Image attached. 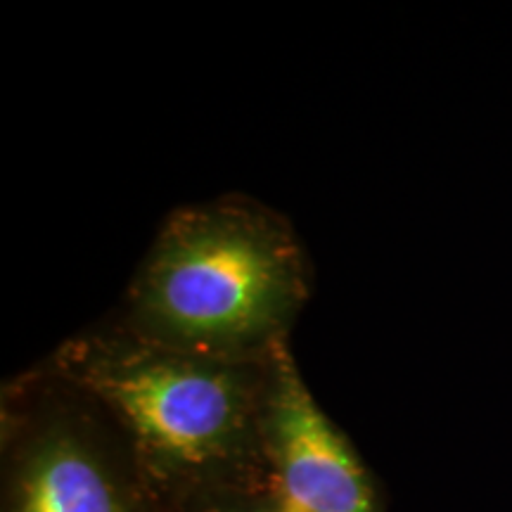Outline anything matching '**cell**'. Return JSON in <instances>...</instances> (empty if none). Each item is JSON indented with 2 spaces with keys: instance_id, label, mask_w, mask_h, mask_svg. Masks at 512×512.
<instances>
[{
  "instance_id": "obj_4",
  "label": "cell",
  "mask_w": 512,
  "mask_h": 512,
  "mask_svg": "<svg viewBox=\"0 0 512 512\" xmlns=\"http://www.w3.org/2000/svg\"><path fill=\"white\" fill-rule=\"evenodd\" d=\"M261 444L268 482L297 512H384L373 472L311 394L292 344L271 358Z\"/></svg>"
},
{
  "instance_id": "obj_2",
  "label": "cell",
  "mask_w": 512,
  "mask_h": 512,
  "mask_svg": "<svg viewBox=\"0 0 512 512\" xmlns=\"http://www.w3.org/2000/svg\"><path fill=\"white\" fill-rule=\"evenodd\" d=\"M271 358L188 354L107 318L43 363L117 418L159 498L178 512L207 496L268 482L261 420Z\"/></svg>"
},
{
  "instance_id": "obj_5",
  "label": "cell",
  "mask_w": 512,
  "mask_h": 512,
  "mask_svg": "<svg viewBox=\"0 0 512 512\" xmlns=\"http://www.w3.org/2000/svg\"><path fill=\"white\" fill-rule=\"evenodd\" d=\"M178 512H297L292 505H287L271 482L247 486V489L223 491L185 505Z\"/></svg>"
},
{
  "instance_id": "obj_3",
  "label": "cell",
  "mask_w": 512,
  "mask_h": 512,
  "mask_svg": "<svg viewBox=\"0 0 512 512\" xmlns=\"http://www.w3.org/2000/svg\"><path fill=\"white\" fill-rule=\"evenodd\" d=\"M0 512H171L102 403L46 363L0 401Z\"/></svg>"
},
{
  "instance_id": "obj_1",
  "label": "cell",
  "mask_w": 512,
  "mask_h": 512,
  "mask_svg": "<svg viewBox=\"0 0 512 512\" xmlns=\"http://www.w3.org/2000/svg\"><path fill=\"white\" fill-rule=\"evenodd\" d=\"M311 264L283 214L245 195L166 216L114 323L188 354L266 361L290 344Z\"/></svg>"
}]
</instances>
